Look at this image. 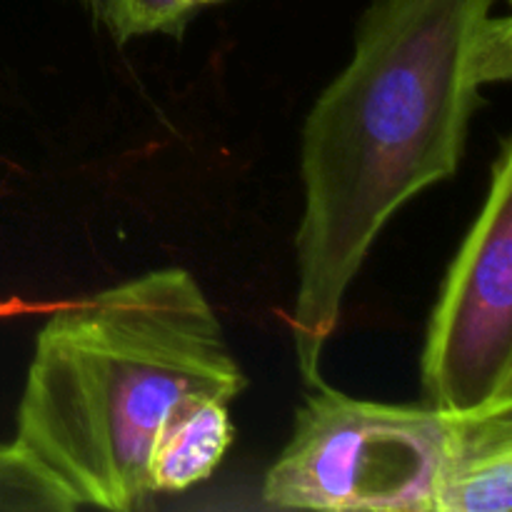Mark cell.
Masks as SVG:
<instances>
[{
    "label": "cell",
    "instance_id": "obj_1",
    "mask_svg": "<svg viewBox=\"0 0 512 512\" xmlns=\"http://www.w3.org/2000/svg\"><path fill=\"white\" fill-rule=\"evenodd\" d=\"M495 5L373 0L353 58L305 118L290 330L308 385L323 383L325 345L378 235L408 200L458 173L483 90L512 78V20Z\"/></svg>",
    "mask_w": 512,
    "mask_h": 512
},
{
    "label": "cell",
    "instance_id": "obj_2",
    "mask_svg": "<svg viewBox=\"0 0 512 512\" xmlns=\"http://www.w3.org/2000/svg\"><path fill=\"white\" fill-rule=\"evenodd\" d=\"M248 385L198 280L150 270L55 310L35 340L15 443L80 505L148 503L145 458L158 423L188 393L233 403Z\"/></svg>",
    "mask_w": 512,
    "mask_h": 512
},
{
    "label": "cell",
    "instance_id": "obj_3",
    "mask_svg": "<svg viewBox=\"0 0 512 512\" xmlns=\"http://www.w3.org/2000/svg\"><path fill=\"white\" fill-rule=\"evenodd\" d=\"M450 440V415L388 405L313 385L293 435L263 480L283 510L433 512Z\"/></svg>",
    "mask_w": 512,
    "mask_h": 512
},
{
    "label": "cell",
    "instance_id": "obj_4",
    "mask_svg": "<svg viewBox=\"0 0 512 512\" xmlns=\"http://www.w3.org/2000/svg\"><path fill=\"white\" fill-rule=\"evenodd\" d=\"M423 400L473 413L512 400V145L503 140L485 203L465 235L430 318L420 358Z\"/></svg>",
    "mask_w": 512,
    "mask_h": 512
},
{
    "label": "cell",
    "instance_id": "obj_5",
    "mask_svg": "<svg viewBox=\"0 0 512 512\" xmlns=\"http://www.w3.org/2000/svg\"><path fill=\"white\" fill-rule=\"evenodd\" d=\"M448 415V453L433 512H510L512 400Z\"/></svg>",
    "mask_w": 512,
    "mask_h": 512
},
{
    "label": "cell",
    "instance_id": "obj_6",
    "mask_svg": "<svg viewBox=\"0 0 512 512\" xmlns=\"http://www.w3.org/2000/svg\"><path fill=\"white\" fill-rule=\"evenodd\" d=\"M230 400L188 393L158 423L145 458L150 495H173L213 475L233 443Z\"/></svg>",
    "mask_w": 512,
    "mask_h": 512
},
{
    "label": "cell",
    "instance_id": "obj_7",
    "mask_svg": "<svg viewBox=\"0 0 512 512\" xmlns=\"http://www.w3.org/2000/svg\"><path fill=\"white\" fill-rule=\"evenodd\" d=\"M78 503L68 485L50 473L23 445H0V512H70Z\"/></svg>",
    "mask_w": 512,
    "mask_h": 512
},
{
    "label": "cell",
    "instance_id": "obj_8",
    "mask_svg": "<svg viewBox=\"0 0 512 512\" xmlns=\"http://www.w3.org/2000/svg\"><path fill=\"white\" fill-rule=\"evenodd\" d=\"M193 10V0H100L98 5V13L118 40L178 33Z\"/></svg>",
    "mask_w": 512,
    "mask_h": 512
},
{
    "label": "cell",
    "instance_id": "obj_9",
    "mask_svg": "<svg viewBox=\"0 0 512 512\" xmlns=\"http://www.w3.org/2000/svg\"><path fill=\"white\" fill-rule=\"evenodd\" d=\"M85 5H88V8H93L95 13H98V5H100V0H83Z\"/></svg>",
    "mask_w": 512,
    "mask_h": 512
},
{
    "label": "cell",
    "instance_id": "obj_10",
    "mask_svg": "<svg viewBox=\"0 0 512 512\" xmlns=\"http://www.w3.org/2000/svg\"><path fill=\"white\" fill-rule=\"evenodd\" d=\"M195 8H200V5H208V3H218V0H193Z\"/></svg>",
    "mask_w": 512,
    "mask_h": 512
}]
</instances>
